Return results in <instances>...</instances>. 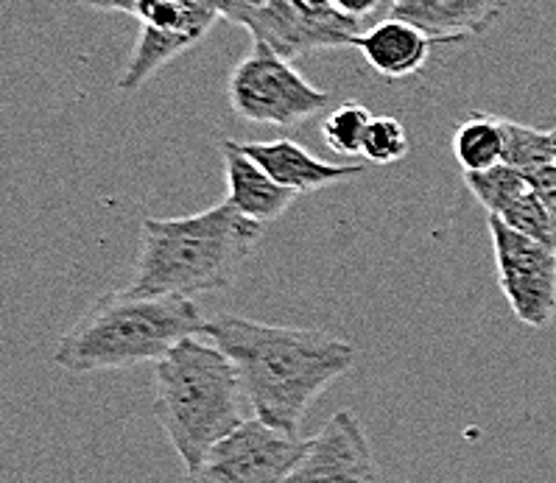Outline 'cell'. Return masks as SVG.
Returning <instances> with one entry per match:
<instances>
[{
  "mask_svg": "<svg viewBox=\"0 0 556 483\" xmlns=\"http://www.w3.org/2000/svg\"><path fill=\"white\" fill-rule=\"evenodd\" d=\"M372 112L358 101H344L328 112V118L321 124V138L330 151L341 157H358L364 151V138L372 124Z\"/></svg>",
  "mask_w": 556,
  "mask_h": 483,
  "instance_id": "17",
  "label": "cell"
},
{
  "mask_svg": "<svg viewBox=\"0 0 556 483\" xmlns=\"http://www.w3.org/2000/svg\"><path fill=\"white\" fill-rule=\"evenodd\" d=\"M394 3H397V0H387V12L394 7Z\"/></svg>",
  "mask_w": 556,
  "mask_h": 483,
  "instance_id": "24",
  "label": "cell"
},
{
  "mask_svg": "<svg viewBox=\"0 0 556 483\" xmlns=\"http://www.w3.org/2000/svg\"><path fill=\"white\" fill-rule=\"evenodd\" d=\"M135 17L140 40L121 73V92L140 90L154 73L199 46L224 14L218 0H143Z\"/></svg>",
  "mask_w": 556,
  "mask_h": 483,
  "instance_id": "6",
  "label": "cell"
},
{
  "mask_svg": "<svg viewBox=\"0 0 556 483\" xmlns=\"http://www.w3.org/2000/svg\"><path fill=\"white\" fill-rule=\"evenodd\" d=\"M341 12L353 17L358 23H367L372 14H378L380 9H387V0H333Z\"/></svg>",
  "mask_w": 556,
  "mask_h": 483,
  "instance_id": "21",
  "label": "cell"
},
{
  "mask_svg": "<svg viewBox=\"0 0 556 483\" xmlns=\"http://www.w3.org/2000/svg\"><path fill=\"white\" fill-rule=\"evenodd\" d=\"M79 3L87 9H96V12H124L135 17L143 0H79Z\"/></svg>",
  "mask_w": 556,
  "mask_h": 483,
  "instance_id": "22",
  "label": "cell"
},
{
  "mask_svg": "<svg viewBox=\"0 0 556 483\" xmlns=\"http://www.w3.org/2000/svg\"><path fill=\"white\" fill-rule=\"evenodd\" d=\"M551 135V149H554V160H556V129H548Z\"/></svg>",
  "mask_w": 556,
  "mask_h": 483,
  "instance_id": "23",
  "label": "cell"
},
{
  "mask_svg": "<svg viewBox=\"0 0 556 483\" xmlns=\"http://www.w3.org/2000/svg\"><path fill=\"white\" fill-rule=\"evenodd\" d=\"M433 42L437 40H431L422 28L400 21V17H387L358 34L353 48H358L361 56L375 73H380L383 79L397 81L408 79L426 65Z\"/></svg>",
  "mask_w": 556,
  "mask_h": 483,
  "instance_id": "14",
  "label": "cell"
},
{
  "mask_svg": "<svg viewBox=\"0 0 556 483\" xmlns=\"http://www.w3.org/2000/svg\"><path fill=\"white\" fill-rule=\"evenodd\" d=\"M222 160L227 170V202L236 204L249 221L271 224L296 202V190L271 179L252 157H247L238 140H222Z\"/></svg>",
  "mask_w": 556,
  "mask_h": 483,
  "instance_id": "13",
  "label": "cell"
},
{
  "mask_svg": "<svg viewBox=\"0 0 556 483\" xmlns=\"http://www.w3.org/2000/svg\"><path fill=\"white\" fill-rule=\"evenodd\" d=\"M275 3L277 0H218L224 21L236 23V26L247 28V31L255 26Z\"/></svg>",
  "mask_w": 556,
  "mask_h": 483,
  "instance_id": "19",
  "label": "cell"
},
{
  "mask_svg": "<svg viewBox=\"0 0 556 483\" xmlns=\"http://www.w3.org/2000/svg\"><path fill=\"white\" fill-rule=\"evenodd\" d=\"M465 185L486 209V216L534 238L536 243L556 249L554 218L526 174L504 163L484 174H465Z\"/></svg>",
  "mask_w": 556,
  "mask_h": 483,
  "instance_id": "10",
  "label": "cell"
},
{
  "mask_svg": "<svg viewBox=\"0 0 556 483\" xmlns=\"http://www.w3.org/2000/svg\"><path fill=\"white\" fill-rule=\"evenodd\" d=\"M511 0H397L389 17L412 23L437 42L481 37L506 14Z\"/></svg>",
  "mask_w": 556,
  "mask_h": 483,
  "instance_id": "11",
  "label": "cell"
},
{
  "mask_svg": "<svg viewBox=\"0 0 556 483\" xmlns=\"http://www.w3.org/2000/svg\"><path fill=\"white\" fill-rule=\"evenodd\" d=\"M204 327L207 319L193 300L110 291L62 335L53 364L71 374L157 364L179 341L204 335Z\"/></svg>",
  "mask_w": 556,
  "mask_h": 483,
  "instance_id": "4",
  "label": "cell"
},
{
  "mask_svg": "<svg viewBox=\"0 0 556 483\" xmlns=\"http://www.w3.org/2000/svg\"><path fill=\"white\" fill-rule=\"evenodd\" d=\"M227 96L238 118L268 126H300L333 104L328 90L311 85L286 56L257 42L229 73Z\"/></svg>",
  "mask_w": 556,
  "mask_h": 483,
  "instance_id": "5",
  "label": "cell"
},
{
  "mask_svg": "<svg viewBox=\"0 0 556 483\" xmlns=\"http://www.w3.org/2000/svg\"><path fill=\"white\" fill-rule=\"evenodd\" d=\"M243 154L255 160L268 177L277 179L286 188L296 193H311V190L328 188V185L341 182V179L358 177L361 165H333L314 157L305 145L296 140H249L241 143Z\"/></svg>",
  "mask_w": 556,
  "mask_h": 483,
  "instance_id": "12",
  "label": "cell"
},
{
  "mask_svg": "<svg viewBox=\"0 0 556 483\" xmlns=\"http://www.w3.org/2000/svg\"><path fill=\"white\" fill-rule=\"evenodd\" d=\"M497 282L511 314L523 325L545 330L556 319V249L486 216Z\"/></svg>",
  "mask_w": 556,
  "mask_h": 483,
  "instance_id": "8",
  "label": "cell"
},
{
  "mask_svg": "<svg viewBox=\"0 0 556 483\" xmlns=\"http://www.w3.org/2000/svg\"><path fill=\"white\" fill-rule=\"evenodd\" d=\"M504 163L520 170V174H526V177H534L540 170L556 165L548 131H540L526 124H515V120H504Z\"/></svg>",
  "mask_w": 556,
  "mask_h": 483,
  "instance_id": "16",
  "label": "cell"
},
{
  "mask_svg": "<svg viewBox=\"0 0 556 483\" xmlns=\"http://www.w3.org/2000/svg\"><path fill=\"white\" fill-rule=\"evenodd\" d=\"M261 238V224L249 221L232 202H218L193 216L146 218L126 291L179 300L216 294L236 282Z\"/></svg>",
  "mask_w": 556,
  "mask_h": 483,
  "instance_id": "2",
  "label": "cell"
},
{
  "mask_svg": "<svg viewBox=\"0 0 556 483\" xmlns=\"http://www.w3.org/2000/svg\"><path fill=\"white\" fill-rule=\"evenodd\" d=\"M529 179H531V185L536 188V193H540V199L545 202V207H548L551 218H554V227H556V165L540 170V174H534V177H529Z\"/></svg>",
  "mask_w": 556,
  "mask_h": 483,
  "instance_id": "20",
  "label": "cell"
},
{
  "mask_svg": "<svg viewBox=\"0 0 556 483\" xmlns=\"http://www.w3.org/2000/svg\"><path fill=\"white\" fill-rule=\"evenodd\" d=\"M247 408L241 372L213 341L185 339L154 364V411L185 472L247 422Z\"/></svg>",
  "mask_w": 556,
  "mask_h": 483,
  "instance_id": "3",
  "label": "cell"
},
{
  "mask_svg": "<svg viewBox=\"0 0 556 483\" xmlns=\"http://www.w3.org/2000/svg\"><path fill=\"white\" fill-rule=\"evenodd\" d=\"M204 335L232 358L257 419L296 436L311 405L353 369L350 341L308 327L216 316Z\"/></svg>",
  "mask_w": 556,
  "mask_h": 483,
  "instance_id": "1",
  "label": "cell"
},
{
  "mask_svg": "<svg viewBox=\"0 0 556 483\" xmlns=\"http://www.w3.org/2000/svg\"><path fill=\"white\" fill-rule=\"evenodd\" d=\"M300 436L282 433L263 419H247L213 447L185 483H289L302 456Z\"/></svg>",
  "mask_w": 556,
  "mask_h": 483,
  "instance_id": "7",
  "label": "cell"
},
{
  "mask_svg": "<svg viewBox=\"0 0 556 483\" xmlns=\"http://www.w3.org/2000/svg\"><path fill=\"white\" fill-rule=\"evenodd\" d=\"M408 154V135L397 118L380 115L372 118L364 138V151L361 157L372 165H394Z\"/></svg>",
  "mask_w": 556,
  "mask_h": 483,
  "instance_id": "18",
  "label": "cell"
},
{
  "mask_svg": "<svg viewBox=\"0 0 556 483\" xmlns=\"http://www.w3.org/2000/svg\"><path fill=\"white\" fill-rule=\"evenodd\" d=\"M372 447L353 411H339L305 442L289 483H375Z\"/></svg>",
  "mask_w": 556,
  "mask_h": 483,
  "instance_id": "9",
  "label": "cell"
},
{
  "mask_svg": "<svg viewBox=\"0 0 556 483\" xmlns=\"http://www.w3.org/2000/svg\"><path fill=\"white\" fill-rule=\"evenodd\" d=\"M504 118L476 112L458 124L453 135V154L465 174H484V170L504 165Z\"/></svg>",
  "mask_w": 556,
  "mask_h": 483,
  "instance_id": "15",
  "label": "cell"
}]
</instances>
